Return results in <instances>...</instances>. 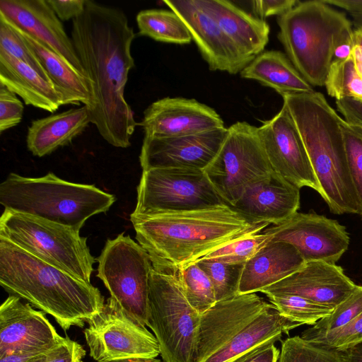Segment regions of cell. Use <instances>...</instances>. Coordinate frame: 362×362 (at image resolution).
I'll return each instance as SVG.
<instances>
[{
  "instance_id": "6da1fadb",
  "label": "cell",
  "mask_w": 362,
  "mask_h": 362,
  "mask_svg": "<svg viewBox=\"0 0 362 362\" xmlns=\"http://www.w3.org/2000/svg\"><path fill=\"white\" fill-rule=\"evenodd\" d=\"M135 36L122 10L91 0L72 21L71 38L92 84L90 122L108 144L119 148L131 145L137 124L124 97L134 66L131 47Z\"/></svg>"
},
{
  "instance_id": "7a4b0ae2",
  "label": "cell",
  "mask_w": 362,
  "mask_h": 362,
  "mask_svg": "<svg viewBox=\"0 0 362 362\" xmlns=\"http://www.w3.org/2000/svg\"><path fill=\"white\" fill-rule=\"evenodd\" d=\"M130 220L153 269L173 275L208 254L259 233L270 225L250 221L228 204L152 215L133 212Z\"/></svg>"
},
{
  "instance_id": "3957f363",
  "label": "cell",
  "mask_w": 362,
  "mask_h": 362,
  "mask_svg": "<svg viewBox=\"0 0 362 362\" xmlns=\"http://www.w3.org/2000/svg\"><path fill=\"white\" fill-rule=\"evenodd\" d=\"M0 284L10 295L50 315L66 332L83 328L105 303L90 283L54 267L0 238Z\"/></svg>"
},
{
  "instance_id": "277c9868",
  "label": "cell",
  "mask_w": 362,
  "mask_h": 362,
  "mask_svg": "<svg viewBox=\"0 0 362 362\" xmlns=\"http://www.w3.org/2000/svg\"><path fill=\"white\" fill-rule=\"evenodd\" d=\"M282 98L303 139L320 187V195L329 211L338 215L358 214L341 127L343 119L320 92Z\"/></svg>"
},
{
  "instance_id": "5b68a950",
  "label": "cell",
  "mask_w": 362,
  "mask_h": 362,
  "mask_svg": "<svg viewBox=\"0 0 362 362\" xmlns=\"http://www.w3.org/2000/svg\"><path fill=\"white\" fill-rule=\"evenodd\" d=\"M113 194L93 185L64 180L52 173L27 177L11 173L0 185V203L5 209L24 213L77 230L87 219L107 212Z\"/></svg>"
},
{
  "instance_id": "8992f818",
  "label": "cell",
  "mask_w": 362,
  "mask_h": 362,
  "mask_svg": "<svg viewBox=\"0 0 362 362\" xmlns=\"http://www.w3.org/2000/svg\"><path fill=\"white\" fill-rule=\"evenodd\" d=\"M278 38L286 56L313 86H325L334 50L353 33L352 22L323 0L298 2L279 16Z\"/></svg>"
},
{
  "instance_id": "52a82bcc",
  "label": "cell",
  "mask_w": 362,
  "mask_h": 362,
  "mask_svg": "<svg viewBox=\"0 0 362 362\" xmlns=\"http://www.w3.org/2000/svg\"><path fill=\"white\" fill-rule=\"evenodd\" d=\"M80 231L30 214L4 209L0 238L75 277L90 283L93 264L87 238Z\"/></svg>"
},
{
  "instance_id": "ba28073f",
  "label": "cell",
  "mask_w": 362,
  "mask_h": 362,
  "mask_svg": "<svg viewBox=\"0 0 362 362\" xmlns=\"http://www.w3.org/2000/svg\"><path fill=\"white\" fill-rule=\"evenodd\" d=\"M201 314L188 302L176 275L152 269L146 326L160 347L163 362H194Z\"/></svg>"
},
{
  "instance_id": "9c48e42d",
  "label": "cell",
  "mask_w": 362,
  "mask_h": 362,
  "mask_svg": "<svg viewBox=\"0 0 362 362\" xmlns=\"http://www.w3.org/2000/svg\"><path fill=\"white\" fill-rule=\"evenodd\" d=\"M204 171L221 199L230 206L250 186L274 172L258 127L246 122H238L227 129L218 153Z\"/></svg>"
},
{
  "instance_id": "30bf717a",
  "label": "cell",
  "mask_w": 362,
  "mask_h": 362,
  "mask_svg": "<svg viewBox=\"0 0 362 362\" xmlns=\"http://www.w3.org/2000/svg\"><path fill=\"white\" fill-rule=\"evenodd\" d=\"M227 204L203 170L158 168L143 170L137 187V214L152 215Z\"/></svg>"
},
{
  "instance_id": "8fae6325",
  "label": "cell",
  "mask_w": 362,
  "mask_h": 362,
  "mask_svg": "<svg viewBox=\"0 0 362 362\" xmlns=\"http://www.w3.org/2000/svg\"><path fill=\"white\" fill-rule=\"evenodd\" d=\"M97 276L129 314L146 326L150 274L148 252L124 233L107 240L100 256Z\"/></svg>"
},
{
  "instance_id": "7c38bea8",
  "label": "cell",
  "mask_w": 362,
  "mask_h": 362,
  "mask_svg": "<svg viewBox=\"0 0 362 362\" xmlns=\"http://www.w3.org/2000/svg\"><path fill=\"white\" fill-rule=\"evenodd\" d=\"M87 323L85 339L96 362L156 358L160 354L154 334L112 297Z\"/></svg>"
},
{
  "instance_id": "4fadbf2b",
  "label": "cell",
  "mask_w": 362,
  "mask_h": 362,
  "mask_svg": "<svg viewBox=\"0 0 362 362\" xmlns=\"http://www.w3.org/2000/svg\"><path fill=\"white\" fill-rule=\"evenodd\" d=\"M258 134L272 170L298 188L320 187L305 145L286 107L258 127Z\"/></svg>"
},
{
  "instance_id": "5bb4252c",
  "label": "cell",
  "mask_w": 362,
  "mask_h": 362,
  "mask_svg": "<svg viewBox=\"0 0 362 362\" xmlns=\"http://www.w3.org/2000/svg\"><path fill=\"white\" fill-rule=\"evenodd\" d=\"M274 241L294 246L304 260L335 264L347 250L350 238L337 221L314 213H296L284 222L268 228Z\"/></svg>"
},
{
  "instance_id": "9a60e30c",
  "label": "cell",
  "mask_w": 362,
  "mask_h": 362,
  "mask_svg": "<svg viewBox=\"0 0 362 362\" xmlns=\"http://www.w3.org/2000/svg\"><path fill=\"white\" fill-rule=\"evenodd\" d=\"M226 134L224 127L179 136H144L139 156L142 170L158 168L204 170L218 153Z\"/></svg>"
},
{
  "instance_id": "2e32d148",
  "label": "cell",
  "mask_w": 362,
  "mask_h": 362,
  "mask_svg": "<svg viewBox=\"0 0 362 362\" xmlns=\"http://www.w3.org/2000/svg\"><path fill=\"white\" fill-rule=\"evenodd\" d=\"M268 304L256 293L216 301L201 314L194 362H204L219 351Z\"/></svg>"
},
{
  "instance_id": "e0dca14e",
  "label": "cell",
  "mask_w": 362,
  "mask_h": 362,
  "mask_svg": "<svg viewBox=\"0 0 362 362\" xmlns=\"http://www.w3.org/2000/svg\"><path fill=\"white\" fill-rule=\"evenodd\" d=\"M45 314L9 295L0 307V355H35L62 341Z\"/></svg>"
},
{
  "instance_id": "ac0fdd59",
  "label": "cell",
  "mask_w": 362,
  "mask_h": 362,
  "mask_svg": "<svg viewBox=\"0 0 362 362\" xmlns=\"http://www.w3.org/2000/svg\"><path fill=\"white\" fill-rule=\"evenodd\" d=\"M163 2L185 23L210 70L236 74L253 60L238 48L197 0Z\"/></svg>"
},
{
  "instance_id": "d6986e66",
  "label": "cell",
  "mask_w": 362,
  "mask_h": 362,
  "mask_svg": "<svg viewBox=\"0 0 362 362\" xmlns=\"http://www.w3.org/2000/svg\"><path fill=\"white\" fill-rule=\"evenodd\" d=\"M144 136L171 137L224 128L212 107L194 99L164 98L151 103L141 122Z\"/></svg>"
},
{
  "instance_id": "ffe728a7",
  "label": "cell",
  "mask_w": 362,
  "mask_h": 362,
  "mask_svg": "<svg viewBox=\"0 0 362 362\" xmlns=\"http://www.w3.org/2000/svg\"><path fill=\"white\" fill-rule=\"evenodd\" d=\"M0 16L65 58L87 77L71 38L47 0H1Z\"/></svg>"
},
{
  "instance_id": "44dd1931",
  "label": "cell",
  "mask_w": 362,
  "mask_h": 362,
  "mask_svg": "<svg viewBox=\"0 0 362 362\" xmlns=\"http://www.w3.org/2000/svg\"><path fill=\"white\" fill-rule=\"evenodd\" d=\"M357 286L340 266L317 260L306 262L300 269L260 292L296 295L332 310Z\"/></svg>"
},
{
  "instance_id": "7402d4cb",
  "label": "cell",
  "mask_w": 362,
  "mask_h": 362,
  "mask_svg": "<svg viewBox=\"0 0 362 362\" xmlns=\"http://www.w3.org/2000/svg\"><path fill=\"white\" fill-rule=\"evenodd\" d=\"M300 198V188L274 171L250 186L232 207L250 221L276 226L298 212Z\"/></svg>"
},
{
  "instance_id": "603a6c76",
  "label": "cell",
  "mask_w": 362,
  "mask_h": 362,
  "mask_svg": "<svg viewBox=\"0 0 362 362\" xmlns=\"http://www.w3.org/2000/svg\"><path fill=\"white\" fill-rule=\"evenodd\" d=\"M305 263L294 246L271 240L244 264L238 294L260 292L300 269Z\"/></svg>"
},
{
  "instance_id": "cb8c5ba5",
  "label": "cell",
  "mask_w": 362,
  "mask_h": 362,
  "mask_svg": "<svg viewBox=\"0 0 362 362\" xmlns=\"http://www.w3.org/2000/svg\"><path fill=\"white\" fill-rule=\"evenodd\" d=\"M197 1L244 54L254 59L263 52L270 31L264 20L248 13L229 1Z\"/></svg>"
},
{
  "instance_id": "d4e9b609",
  "label": "cell",
  "mask_w": 362,
  "mask_h": 362,
  "mask_svg": "<svg viewBox=\"0 0 362 362\" xmlns=\"http://www.w3.org/2000/svg\"><path fill=\"white\" fill-rule=\"evenodd\" d=\"M13 27L36 54L49 79L62 95L64 105L83 103L90 109L93 104L90 80L78 71L65 58L28 33Z\"/></svg>"
},
{
  "instance_id": "484cf974",
  "label": "cell",
  "mask_w": 362,
  "mask_h": 362,
  "mask_svg": "<svg viewBox=\"0 0 362 362\" xmlns=\"http://www.w3.org/2000/svg\"><path fill=\"white\" fill-rule=\"evenodd\" d=\"M0 85L20 96L25 105L51 113L64 105L55 86L25 63L0 51Z\"/></svg>"
},
{
  "instance_id": "4316f807",
  "label": "cell",
  "mask_w": 362,
  "mask_h": 362,
  "mask_svg": "<svg viewBox=\"0 0 362 362\" xmlns=\"http://www.w3.org/2000/svg\"><path fill=\"white\" fill-rule=\"evenodd\" d=\"M90 122L86 105L33 120L28 129L26 144L34 155L42 157L69 144Z\"/></svg>"
},
{
  "instance_id": "83f0119b",
  "label": "cell",
  "mask_w": 362,
  "mask_h": 362,
  "mask_svg": "<svg viewBox=\"0 0 362 362\" xmlns=\"http://www.w3.org/2000/svg\"><path fill=\"white\" fill-rule=\"evenodd\" d=\"M300 325L302 324L286 317L269 303L254 320L204 362H229L263 344L275 343L283 333Z\"/></svg>"
},
{
  "instance_id": "f1b7e54d",
  "label": "cell",
  "mask_w": 362,
  "mask_h": 362,
  "mask_svg": "<svg viewBox=\"0 0 362 362\" xmlns=\"http://www.w3.org/2000/svg\"><path fill=\"white\" fill-rule=\"evenodd\" d=\"M240 74L242 78L257 81L263 86L274 89L281 96L315 91L286 54L278 50L262 52Z\"/></svg>"
},
{
  "instance_id": "f546056e",
  "label": "cell",
  "mask_w": 362,
  "mask_h": 362,
  "mask_svg": "<svg viewBox=\"0 0 362 362\" xmlns=\"http://www.w3.org/2000/svg\"><path fill=\"white\" fill-rule=\"evenodd\" d=\"M136 19L139 33L156 41L184 45L192 40L185 23L171 10H143Z\"/></svg>"
},
{
  "instance_id": "4dcf8cb0",
  "label": "cell",
  "mask_w": 362,
  "mask_h": 362,
  "mask_svg": "<svg viewBox=\"0 0 362 362\" xmlns=\"http://www.w3.org/2000/svg\"><path fill=\"white\" fill-rule=\"evenodd\" d=\"M175 275L187 300L200 314L216 303L213 285L196 262L179 270Z\"/></svg>"
},
{
  "instance_id": "1f68e13d",
  "label": "cell",
  "mask_w": 362,
  "mask_h": 362,
  "mask_svg": "<svg viewBox=\"0 0 362 362\" xmlns=\"http://www.w3.org/2000/svg\"><path fill=\"white\" fill-rule=\"evenodd\" d=\"M325 86L327 94L336 100L349 98L362 101V78L356 69L353 56L346 60H333Z\"/></svg>"
},
{
  "instance_id": "d6a6232c",
  "label": "cell",
  "mask_w": 362,
  "mask_h": 362,
  "mask_svg": "<svg viewBox=\"0 0 362 362\" xmlns=\"http://www.w3.org/2000/svg\"><path fill=\"white\" fill-rule=\"evenodd\" d=\"M361 313L362 286H358L347 298L335 307L328 315L303 331L300 337L313 342L327 333L346 325Z\"/></svg>"
},
{
  "instance_id": "836d02e7",
  "label": "cell",
  "mask_w": 362,
  "mask_h": 362,
  "mask_svg": "<svg viewBox=\"0 0 362 362\" xmlns=\"http://www.w3.org/2000/svg\"><path fill=\"white\" fill-rule=\"evenodd\" d=\"M278 362L347 361L340 351L295 336L282 342Z\"/></svg>"
},
{
  "instance_id": "e575fe53",
  "label": "cell",
  "mask_w": 362,
  "mask_h": 362,
  "mask_svg": "<svg viewBox=\"0 0 362 362\" xmlns=\"http://www.w3.org/2000/svg\"><path fill=\"white\" fill-rule=\"evenodd\" d=\"M269 301L286 317L301 323L314 325L332 310L305 298L288 293H268Z\"/></svg>"
},
{
  "instance_id": "d590c367",
  "label": "cell",
  "mask_w": 362,
  "mask_h": 362,
  "mask_svg": "<svg viewBox=\"0 0 362 362\" xmlns=\"http://www.w3.org/2000/svg\"><path fill=\"white\" fill-rule=\"evenodd\" d=\"M196 263L209 278L215 291L216 301L238 294L244 264L209 259H200Z\"/></svg>"
},
{
  "instance_id": "8d00e7d4",
  "label": "cell",
  "mask_w": 362,
  "mask_h": 362,
  "mask_svg": "<svg viewBox=\"0 0 362 362\" xmlns=\"http://www.w3.org/2000/svg\"><path fill=\"white\" fill-rule=\"evenodd\" d=\"M272 238L273 235L267 228L259 233L245 237L216 250L200 259L245 264L267 245Z\"/></svg>"
},
{
  "instance_id": "74e56055",
  "label": "cell",
  "mask_w": 362,
  "mask_h": 362,
  "mask_svg": "<svg viewBox=\"0 0 362 362\" xmlns=\"http://www.w3.org/2000/svg\"><path fill=\"white\" fill-rule=\"evenodd\" d=\"M341 127L346 151L349 170L359 205L362 219V128L342 119Z\"/></svg>"
},
{
  "instance_id": "f35d334b",
  "label": "cell",
  "mask_w": 362,
  "mask_h": 362,
  "mask_svg": "<svg viewBox=\"0 0 362 362\" xmlns=\"http://www.w3.org/2000/svg\"><path fill=\"white\" fill-rule=\"evenodd\" d=\"M0 51L29 65L45 79L50 81L36 54L15 28L1 16H0Z\"/></svg>"
},
{
  "instance_id": "ab89813d",
  "label": "cell",
  "mask_w": 362,
  "mask_h": 362,
  "mask_svg": "<svg viewBox=\"0 0 362 362\" xmlns=\"http://www.w3.org/2000/svg\"><path fill=\"white\" fill-rule=\"evenodd\" d=\"M362 342V313L346 325L327 333L313 343L344 351Z\"/></svg>"
},
{
  "instance_id": "60d3db41",
  "label": "cell",
  "mask_w": 362,
  "mask_h": 362,
  "mask_svg": "<svg viewBox=\"0 0 362 362\" xmlns=\"http://www.w3.org/2000/svg\"><path fill=\"white\" fill-rule=\"evenodd\" d=\"M86 351L78 342L65 337L54 346L35 354L25 362H84Z\"/></svg>"
},
{
  "instance_id": "b9f144b4",
  "label": "cell",
  "mask_w": 362,
  "mask_h": 362,
  "mask_svg": "<svg viewBox=\"0 0 362 362\" xmlns=\"http://www.w3.org/2000/svg\"><path fill=\"white\" fill-rule=\"evenodd\" d=\"M23 110L16 95L0 85V132L18 125L23 119Z\"/></svg>"
},
{
  "instance_id": "7bdbcfd3",
  "label": "cell",
  "mask_w": 362,
  "mask_h": 362,
  "mask_svg": "<svg viewBox=\"0 0 362 362\" xmlns=\"http://www.w3.org/2000/svg\"><path fill=\"white\" fill-rule=\"evenodd\" d=\"M298 2L296 0H255L251 2V6L255 16L264 20L270 16L283 15Z\"/></svg>"
},
{
  "instance_id": "ee69618b",
  "label": "cell",
  "mask_w": 362,
  "mask_h": 362,
  "mask_svg": "<svg viewBox=\"0 0 362 362\" xmlns=\"http://www.w3.org/2000/svg\"><path fill=\"white\" fill-rule=\"evenodd\" d=\"M86 0H47L61 21H72L84 11Z\"/></svg>"
},
{
  "instance_id": "f6af8a7d",
  "label": "cell",
  "mask_w": 362,
  "mask_h": 362,
  "mask_svg": "<svg viewBox=\"0 0 362 362\" xmlns=\"http://www.w3.org/2000/svg\"><path fill=\"white\" fill-rule=\"evenodd\" d=\"M280 351L274 343L263 344L229 362H278Z\"/></svg>"
},
{
  "instance_id": "bcb514c9",
  "label": "cell",
  "mask_w": 362,
  "mask_h": 362,
  "mask_svg": "<svg viewBox=\"0 0 362 362\" xmlns=\"http://www.w3.org/2000/svg\"><path fill=\"white\" fill-rule=\"evenodd\" d=\"M336 105L346 122L362 128V101L344 98L336 100Z\"/></svg>"
},
{
  "instance_id": "7dc6e473",
  "label": "cell",
  "mask_w": 362,
  "mask_h": 362,
  "mask_svg": "<svg viewBox=\"0 0 362 362\" xmlns=\"http://www.w3.org/2000/svg\"><path fill=\"white\" fill-rule=\"evenodd\" d=\"M354 47V38L353 33L342 39L335 47L334 50V60H346L352 57Z\"/></svg>"
},
{
  "instance_id": "c3c4849f",
  "label": "cell",
  "mask_w": 362,
  "mask_h": 362,
  "mask_svg": "<svg viewBox=\"0 0 362 362\" xmlns=\"http://www.w3.org/2000/svg\"><path fill=\"white\" fill-rule=\"evenodd\" d=\"M330 6L341 8L350 13H362V0H323Z\"/></svg>"
},
{
  "instance_id": "681fc988",
  "label": "cell",
  "mask_w": 362,
  "mask_h": 362,
  "mask_svg": "<svg viewBox=\"0 0 362 362\" xmlns=\"http://www.w3.org/2000/svg\"><path fill=\"white\" fill-rule=\"evenodd\" d=\"M340 351L347 362H362V342Z\"/></svg>"
},
{
  "instance_id": "f907efd6",
  "label": "cell",
  "mask_w": 362,
  "mask_h": 362,
  "mask_svg": "<svg viewBox=\"0 0 362 362\" xmlns=\"http://www.w3.org/2000/svg\"><path fill=\"white\" fill-rule=\"evenodd\" d=\"M34 355L23 354H8L0 355V362H25Z\"/></svg>"
},
{
  "instance_id": "816d5d0a",
  "label": "cell",
  "mask_w": 362,
  "mask_h": 362,
  "mask_svg": "<svg viewBox=\"0 0 362 362\" xmlns=\"http://www.w3.org/2000/svg\"><path fill=\"white\" fill-rule=\"evenodd\" d=\"M352 23L356 29L362 30V13H351Z\"/></svg>"
},
{
  "instance_id": "f5cc1de1",
  "label": "cell",
  "mask_w": 362,
  "mask_h": 362,
  "mask_svg": "<svg viewBox=\"0 0 362 362\" xmlns=\"http://www.w3.org/2000/svg\"><path fill=\"white\" fill-rule=\"evenodd\" d=\"M111 362H163L156 358H131Z\"/></svg>"
},
{
  "instance_id": "db71d44e",
  "label": "cell",
  "mask_w": 362,
  "mask_h": 362,
  "mask_svg": "<svg viewBox=\"0 0 362 362\" xmlns=\"http://www.w3.org/2000/svg\"><path fill=\"white\" fill-rule=\"evenodd\" d=\"M354 63L356 66V69L359 74V76L362 78V62L354 59Z\"/></svg>"
}]
</instances>
